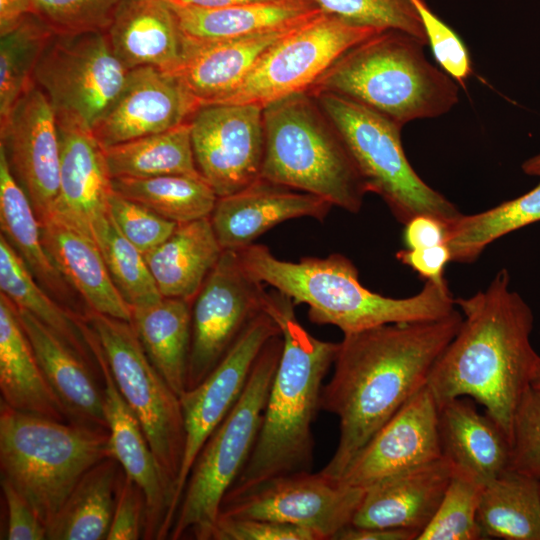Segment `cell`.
<instances>
[{"label": "cell", "mask_w": 540, "mask_h": 540, "mask_svg": "<svg viewBox=\"0 0 540 540\" xmlns=\"http://www.w3.org/2000/svg\"><path fill=\"white\" fill-rule=\"evenodd\" d=\"M462 314L391 323L345 334L334 372L323 385L320 410L339 420L336 450L322 469L340 478L370 439L421 389L454 338Z\"/></svg>", "instance_id": "6da1fadb"}, {"label": "cell", "mask_w": 540, "mask_h": 540, "mask_svg": "<svg viewBox=\"0 0 540 540\" xmlns=\"http://www.w3.org/2000/svg\"><path fill=\"white\" fill-rule=\"evenodd\" d=\"M455 305L461 325L433 365L427 387L438 408L460 397L480 403L511 442L517 407L540 358L530 341L532 310L511 289L506 269Z\"/></svg>", "instance_id": "7a4b0ae2"}, {"label": "cell", "mask_w": 540, "mask_h": 540, "mask_svg": "<svg viewBox=\"0 0 540 540\" xmlns=\"http://www.w3.org/2000/svg\"><path fill=\"white\" fill-rule=\"evenodd\" d=\"M286 294L266 292L264 311L278 324L283 339L258 437L241 473L229 490H243L273 477L312 471V424L320 410L323 379L339 343L311 335L297 320Z\"/></svg>", "instance_id": "3957f363"}, {"label": "cell", "mask_w": 540, "mask_h": 540, "mask_svg": "<svg viewBox=\"0 0 540 540\" xmlns=\"http://www.w3.org/2000/svg\"><path fill=\"white\" fill-rule=\"evenodd\" d=\"M255 279L289 296L295 305L308 306V318L333 325L343 335L391 323L436 320L455 309L448 283L425 282L415 295L393 298L370 291L359 280L358 269L345 255L277 258L261 244L236 250Z\"/></svg>", "instance_id": "277c9868"}, {"label": "cell", "mask_w": 540, "mask_h": 540, "mask_svg": "<svg viewBox=\"0 0 540 540\" xmlns=\"http://www.w3.org/2000/svg\"><path fill=\"white\" fill-rule=\"evenodd\" d=\"M426 44L400 30L380 31L344 52L308 92L345 97L400 127L441 116L458 102V86L427 59Z\"/></svg>", "instance_id": "5b68a950"}, {"label": "cell", "mask_w": 540, "mask_h": 540, "mask_svg": "<svg viewBox=\"0 0 540 540\" xmlns=\"http://www.w3.org/2000/svg\"><path fill=\"white\" fill-rule=\"evenodd\" d=\"M265 153L261 176L358 213L367 192L341 135L307 91L263 108Z\"/></svg>", "instance_id": "8992f818"}, {"label": "cell", "mask_w": 540, "mask_h": 540, "mask_svg": "<svg viewBox=\"0 0 540 540\" xmlns=\"http://www.w3.org/2000/svg\"><path fill=\"white\" fill-rule=\"evenodd\" d=\"M113 457L106 429L60 422L0 401V470L47 527L82 476Z\"/></svg>", "instance_id": "52a82bcc"}, {"label": "cell", "mask_w": 540, "mask_h": 540, "mask_svg": "<svg viewBox=\"0 0 540 540\" xmlns=\"http://www.w3.org/2000/svg\"><path fill=\"white\" fill-rule=\"evenodd\" d=\"M282 347L281 333L266 342L240 398L202 446L188 476L170 539L190 534L197 540H212L221 502L258 437Z\"/></svg>", "instance_id": "ba28073f"}, {"label": "cell", "mask_w": 540, "mask_h": 540, "mask_svg": "<svg viewBox=\"0 0 540 540\" xmlns=\"http://www.w3.org/2000/svg\"><path fill=\"white\" fill-rule=\"evenodd\" d=\"M311 95L347 145L367 192L380 196L398 222L404 225L425 214L450 224L462 215L412 168L401 143L402 127L345 97L326 92Z\"/></svg>", "instance_id": "9c48e42d"}, {"label": "cell", "mask_w": 540, "mask_h": 540, "mask_svg": "<svg viewBox=\"0 0 540 540\" xmlns=\"http://www.w3.org/2000/svg\"><path fill=\"white\" fill-rule=\"evenodd\" d=\"M84 319L96 335L114 381L137 419L174 497L185 451L180 397L148 359L131 322L88 309Z\"/></svg>", "instance_id": "30bf717a"}, {"label": "cell", "mask_w": 540, "mask_h": 540, "mask_svg": "<svg viewBox=\"0 0 540 540\" xmlns=\"http://www.w3.org/2000/svg\"><path fill=\"white\" fill-rule=\"evenodd\" d=\"M128 72L105 33L53 34L33 82L46 95L57 122L92 130L120 94Z\"/></svg>", "instance_id": "8fae6325"}, {"label": "cell", "mask_w": 540, "mask_h": 540, "mask_svg": "<svg viewBox=\"0 0 540 540\" xmlns=\"http://www.w3.org/2000/svg\"><path fill=\"white\" fill-rule=\"evenodd\" d=\"M378 32L321 11L270 47L242 82L216 103L264 108L307 92L344 52Z\"/></svg>", "instance_id": "7c38bea8"}, {"label": "cell", "mask_w": 540, "mask_h": 540, "mask_svg": "<svg viewBox=\"0 0 540 540\" xmlns=\"http://www.w3.org/2000/svg\"><path fill=\"white\" fill-rule=\"evenodd\" d=\"M364 490L345 485L322 470L270 478L243 490H229L219 516L294 524L332 540L351 523Z\"/></svg>", "instance_id": "4fadbf2b"}, {"label": "cell", "mask_w": 540, "mask_h": 540, "mask_svg": "<svg viewBox=\"0 0 540 540\" xmlns=\"http://www.w3.org/2000/svg\"><path fill=\"white\" fill-rule=\"evenodd\" d=\"M264 285L247 272L236 250H223L191 304L186 390L204 381L249 322L264 311Z\"/></svg>", "instance_id": "5bb4252c"}, {"label": "cell", "mask_w": 540, "mask_h": 540, "mask_svg": "<svg viewBox=\"0 0 540 540\" xmlns=\"http://www.w3.org/2000/svg\"><path fill=\"white\" fill-rule=\"evenodd\" d=\"M189 123L197 169L218 198L236 193L260 178L265 153L262 107L203 104Z\"/></svg>", "instance_id": "9a60e30c"}, {"label": "cell", "mask_w": 540, "mask_h": 540, "mask_svg": "<svg viewBox=\"0 0 540 540\" xmlns=\"http://www.w3.org/2000/svg\"><path fill=\"white\" fill-rule=\"evenodd\" d=\"M280 333L275 320L265 311L260 312L204 381L181 395L186 441L174 497L175 516L202 446L240 398L255 360L266 342Z\"/></svg>", "instance_id": "2e32d148"}, {"label": "cell", "mask_w": 540, "mask_h": 540, "mask_svg": "<svg viewBox=\"0 0 540 540\" xmlns=\"http://www.w3.org/2000/svg\"><path fill=\"white\" fill-rule=\"evenodd\" d=\"M0 138L11 173L40 220L58 195L60 140L54 110L34 83L0 122Z\"/></svg>", "instance_id": "e0dca14e"}, {"label": "cell", "mask_w": 540, "mask_h": 540, "mask_svg": "<svg viewBox=\"0 0 540 540\" xmlns=\"http://www.w3.org/2000/svg\"><path fill=\"white\" fill-rule=\"evenodd\" d=\"M83 331L103 379L105 413L112 456L144 492L146 522L143 539H166L173 525V493L159 469L142 426L121 395L99 341L90 325Z\"/></svg>", "instance_id": "ac0fdd59"}, {"label": "cell", "mask_w": 540, "mask_h": 540, "mask_svg": "<svg viewBox=\"0 0 540 540\" xmlns=\"http://www.w3.org/2000/svg\"><path fill=\"white\" fill-rule=\"evenodd\" d=\"M438 415L437 403L426 385L370 439L339 479L365 490L443 457Z\"/></svg>", "instance_id": "d6986e66"}, {"label": "cell", "mask_w": 540, "mask_h": 540, "mask_svg": "<svg viewBox=\"0 0 540 540\" xmlns=\"http://www.w3.org/2000/svg\"><path fill=\"white\" fill-rule=\"evenodd\" d=\"M199 106L174 74L136 67L129 70L120 94L91 132L106 148L174 128L189 121Z\"/></svg>", "instance_id": "ffe728a7"}, {"label": "cell", "mask_w": 540, "mask_h": 540, "mask_svg": "<svg viewBox=\"0 0 540 540\" xmlns=\"http://www.w3.org/2000/svg\"><path fill=\"white\" fill-rule=\"evenodd\" d=\"M332 207L318 196L260 177L236 193L219 197L210 221L224 250H240L287 220L323 221Z\"/></svg>", "instance_id": "44dd1931"}, {"label": "cell", "mask_w": 540, "mask_h": 540, "mask_svg": "<svg viewBox=\"0 0 540 540\" xmlns=\"http://www.w3.org/2000/svg\"><path fill=\"white\" fill-rule=\"evenodd\" d=\"M452 472V464L441 457L368 487L350 524L421 533L433 518Z\"/></svg>", "instance_id": "7402d4cb"}, {"label": "cell", "mask_w": 540, "mask_h": 540, "mask_svg": "<svg viewBox=\"0 0 540 540\" xmlns=\"http://www.w3.org/2000/svg\"><path fill=\"white\" fill-rule=\"evenodd\" d=\"M39 222L51 261L89 309L131 322V307L116 288L92 233L53 211Z\"/></svg>", "instance_id": "603a6c76"}, {"label": "cell", "mask_w": 540, "mask_h": 540, "mask_svg": "<svg viewBox=\"0 0 540 540\" xmlns=\"http://www.w3.org/2000/svg\"><path fill=\"white\" fill-rule=\"evenodd\" d=\"M16 309L40 368L62 403L68 421L108 430L104 390L96 382L92 365L34 315Z\"/></svg>", "instance_id": "cb8c5ba5"}, {"label": "cell", "mask_w": 540, "mask_h": 540, "mask_svg": "<svg viewBox=\"0 0 540 540\" xmlns=\"http://www.w3.org/2000/svg\"><path fill=\"white\" fill-rule=\"evenodd\" d=\"M299 25L213 41L183 36L182 60L173 74L200 105L216 103L242 82L270 47Z\"/></svg>", "instance_id": "d4e9b609"}, {"label": "cell", "mask_w": 540, "mask_h": 540, "mask_svg": "<svg viewBox=\"0 0 540 540\" xmlns=\"http://www.w3.org/2000/svg\"><path fill=\"white\" fill-rule=\"evenodd\" d=\"M57 126L59 190L52 211L91 233V221L107 211L113 191L104 149L91 130L70 123Z\"/></svg>", "instance_id": "484cf974"}, {"label": "cell", "mask_w": 540, "mask_h": 540, "mask_svg": "<svg viewBox=\"0 0 540 540\" xmlns=\"http://www.w3.org/2000/svg\"><path fill=\"white\" fill-rule=\"evenodd\" d=\"M105 34L129 70L152 66L173 74L181 63L183 34L167 0H122Z\"/></svg>", "instance_id": "4316f807"}, {"label": "cell", "mask_w": 540, "mask_h": 540, "mask_svg": "<svg viewBox=\"0 0 540 540\" xmlns=\"http://www.w3.org/2000/svg\"><path fill=\"white\" fill-rule=\"evenodd\" d=\"M439 409L438 432L442 456L484 484L508 469L511 442L497 423L478 412L466 397Z\"/></svg>", "instance_id": "83f0119b"}, {"label": "cell", "mask_w": 540, "mask_h": 540, "mask_svg": "<svg viewBox=\"0 0 540 540\" xmlns=\"http://www.w3.org/2000/svg\"><path fill=\"white\" fill-rule=\"evenodd\" d=\"M0 391L11 408L69 422L62 403L49 386L20 323L15 305L0 295Z\"/></svg>", "instance_id": "f1b7e54d"}, {"label": "cell", "mask_w": 540, "mask_h": 540, "mask_svg": "<svg viewBox=\"0 0 540 540\" xmlns=\"http://www.w3.org/2000/svg\"><path fill=\"white\" fill-rule=\"evenodd\" d=\"M223 250L207 217L178 224L144 257L163 297L192 303Z\"/></svg>", "instance_id": "f546056e"}, {"label": "cell", "mask_w": 540, "mask_h": 540, "mask_svg": "<svg viewBox=\"0 0 540 540\" xmlns=\"http://www.w3.org/2000/svg\"><path fill=\"white\" fill-rule=\"evenodd\" d=\"M169 4L183 36L199 41L230 39L289 28L308 21L322 11L313 0H282L223 8Z\"/></svg>", "instance_id": "4dcf8cb0"}, {"label": "cell", "mask_w": 540, "mask_h": 540, "mask_svg": "<svg viewBox=\"0 0 540 540\" xmlns=\"http://www.w3.org/2000/svg\"><path fill=\"white\" fill-rule=\"evenodd\" d=\"M191 304L163 297L154 304L131 308V323L148 359L179 397L186 391Z\"/></svg>", "instance_id": "1f68e13d"}, {"label": "cell", "mask_w": 540, "mask_h": 540, "mask_svg": "<svg viewBox=\"0 0 540 540\" xmlns=\"http://www.w3.org/2000/svg\"><path fill=\"white\" fill-rule=\"evenodd\" d=\"M1 235L23 259L38 283L56 298H72L68 283L54 266L44 247L40 222L23 188L9 168L0 148Z\"/></svg>", "instance_id": "d6a6232c"}, {"label": "cell", "mask_w": 540, "mask_h": 540, "mask_svg": "<svg viewBox=\"0 0 540 540\" xmlns=\"http://www.w3.org/2000/svg\"><path fill=\"white\" fill-rule=\"evenodd\" d=\"M121 470L114 457H107L90 468L48 525L47 539H106Z\"/></svg>", "instance_id": "836d02e7"}, {"label": "cell", "mask_w": 540, "mask_h": 540, "mask_svg": "<svg viewBox=\"0 0 540 540\" xmlns=\"http://www.w3.org/2000/svg\"><path fill=\"white\" fill-rule=\"evenodd\" d=\"M477 521L482 539L540 540V481L504 471L485 484Z\"/></svg>", "instance_id": "e575fe53"}, {"label": "cell", "mask_w": 540, "mask_h": 540, "mask_svg": "<svg viewBox=\"0 0 540 540\" xmlns=\"http://www.w3.org/2000/svg\"><path fill=\"white\" fill-rule=\"evenodd\" d=\"M103 149L112 178L163 175L202 177L194 159L189 121L160 133Z\"/></svg>", "instance_id": "d590c367"}, {"label": "cell", "mask_w": 540, "mask_h": 540, "mask_svg": "<svg viewBox=\"0 0 540 540\" xmlns=\"http://www.w3.org/2000/svg\"><path fill=\"white\" fill-rule=\"evenodd\" d=\"M0 288L16 308L34 315L92 366L97 364L82 328V316L61 307L43 290L3 235L0 236Z\"/></svg>", "instance_id": "8d00e7d4"}, {"label": "cell", "mask_w": 540, "mask_h": 540, "mask_svg": "<svg viewBox=\"0 0 540 540\" xmlns=\"http://www.w3.org/2000/svg\"><path fill=\"white\" fill-rule=\"evenodd\" d=\"M540 221V182L527 193L448 225L452 262L473 263L499 238Z\"/></svg>", "instance_id": "74e56055"}, {"label": "cell", "mask_w": 540, "mask_h": 540, "mask_svg": "<svg viewBox=\"0 0 540 540\" xmlns=\"http://www.w3.org/2000/svg\"><path fill=\"white\" fill-rule=\"evenodd\" d=\"M113 189L160 216L183 224L210 217L218 196L202 177L112 178Z\"/></svg>", "instance_id": "f35d334b"}, {"label": "cell", "mask_w": 540, "mask_h": 540, "mask_svg": "<svg viewBox=\"0 0 540 540\" xmlns=\"http://www.w3.org/2000/svg\"><path fill=\"white\" fill-rule=\"evenodd\" d=\"M90 226L109 274L126 303L135 308L160 301L163 296L144 254L122 235L108 210L97 215Z\"/></svg>", "instance_id": "ab89813d"}, {"label": "cell", "mask_w": 540, "mask_h": 540, "mask_svg": "<svg viewBox=\"0 0 540 540\" xmlns=\"http://www.w3.org/2000/svg\"><path fill=\"white\" fill-rule=\"evenodd\" d=\"M53 32L32 14L0 35V122L31 87L37 62Z\"/></svg>", "instance_id": "60d3db41"}, {"label": "cell", "mask_w": 540, "mask_h": 540, "mask_svg": "<svg viewBox=\"0 0 540 540\" xmlns=\"http://www.w3.org/2000/svg\"><path fill=\"white\" fill-rule=\"evenodd\" d=\"M484 486L472 474L453 467L441 502L417 540L482 539L477 512Z\"/></svg>", "instance_id": "b9f144b4"}, {"label": "cell", "mask_w": 540, "mask_h": 540, "mask_svg": "<svg viewBox=\"0 0 540 540\" xmlns=\"http://www.w3.org/2000/svg\"><path fill=\"white\" fill-rule=\"evenodd\" d=\"M325 13L379 31L400 30L426 41L412 0H313ZM428 44V43H427Z\"/></svg>", "instance_id": "7bdbcfd3"}, {"label": "cell", "mask_w": 540, "mask_h": 540, "mask_svg": "<svg viewBox=\"0 0 540 540\" xmlns=\"http://www.w3.org/2000/svg\"><path fill=\"white\" fill-rule=\"evenodd\" d=\"M122 0H29V13L54 34L106 33Z\"/></svg>", "instance_id": "ee69618b"}, {"label": "cell", "mask_w": 540, "mask_h": 540, "mask_svg": "<svg viewBox=\"0 0 540 540\" xmlns=\"http://www.w3.org/2000/svg\"><path fill=\"white\" fill-rule=\"evenodd\" d=\"M107 210L122 235L143 254L163 243L178 226L114 189L108 198Z\"/></svg>", "instance_id": "f6af8a7d"}, {"label": "cell", "mask_w": 540, "mask_h": 540, "mask_svg": "<svg viewBox=\"0 0 540 540\" xmlns=\"http://www.w3.org/2000/svg\"><path fill=\"white\" fill-rule=\"evenodd\" d=\"M507 470L540 481V391L531 386L514 416Z\"/></svg>", "instance_id": "bcb514c9"}, {"label": "cell", "mask_w": 540, "mask_h": 540, "mask_svg": "<svg viewBox=\"0 0 540 540\" xmlns=\"http://www.w3.org/2000/svg\"><path fill=\"white\" fill-rule=\"evenodd\" d=\"M424 27L427 43L441 69L458 83L472 73L468 50L455 31L437 17L424 0H412Z\"/></svg>", "instance_id": "7dc6e473"}, {"label": "cell", "mask_w": 540, "mask_h": 540, "mask_svg": "<svg viewBox=\"0 0 540 540\" xmlns=\"http://www.w3.org/2000/svg\"><path fill=\"white\" fill-rule=\"evenodd\" d=\"M212 540H321L313 531L267 519L219 516Z\"/></svg>", "instance_id": "c3c4849f"}, {"label": "cell", "mask_w": 540, "mask_h": 540, "mask_svg": "<svg viewBox=\"0 0 540 540\" xmlns=\"http://www.w3.org/2000/svg\"><path fill=\"white\" fill-rule=\"evenodd\" d=\"M146 522V498L142 489L122 469L115 508L106 540L143 538Z\"/></svg>", "instance_id": "681fc988"}, {"label": "cell", "mask_w": 540, "mask_h": 540, "mask_svg": "<svg viewBox=\"0 0 540 540\" xmlns=\"http://www.w3.org/2000/svg\"><path fill=\"white\" fill-rule=\"evenodd\" d=\"M7 511L4 539L43 540L47 530L26 499L6 479L0 481Z\"/></svg>", "instance_id": "f907efd6"}, {"label": "cell", "mask_w": 540, "mask_h": 540, "mask_svg": "<svg viewBox=\"0 0 540 540\" xmlns=\"http://www.w3.org/2000/svg\"><path fill=\"white\" fill-rule=\"evenodd\" d=\"M396 258L415 271L425 282L447 284L444 272L448 263L452 262V258L446 243L425 248H405L396 253Z\"/></svg>", "instance_id": "816d5d0a"}, {"label": "cell", "mask_w": 540, "mask_h": 540, "mask_svg": "<svg viewBox=\"0 0 540 540\" xmlns=\"http://www.w3.org/2000/svg\"><path fill=\"white\" fill-rule=\"evenodd\" d=\"M448 225L431 215L414 216L404 224L402 238L405 248L416 249L445 244Z\"/></svg>", "instance_id": "f5cc1de1"}, {"label": "cell", "mask_w": 540, "mask_h": 540, "mask_svg": "<svg viewBox=\"0 0 540 540\" xmlns=\"http://www.w3.org/2000/svg\"><path fill=\"white\" fill-rule=\"evenodd\" d=\"M419 531L400 528L358 527L347 525L332 540H417Z\"/></svg>", "instance_id": "db71d44e"}, {"label": "cell", "mask_w": 540, "mask_h": 540, "mask_svg": "<svg viewBox=\"0 0 540 540\" xmlns=\"http://www.w3.org/2000/svg\"><path fill=\"white\" fill-rule=\"evenodd\" d=\"M29 14V0H0V35L11 31Z\"/></svg>", "instance_id": "11a10c76"}, {"label": "cell", "mask_w": 540, "mask_h": 540, "mask_svg": "<svg viewBox=\"0 0 540 540\" xmlns=\"http://www.w3.org/2000/svg\"><path fill=\"white\" fill-rule=\"evenodd\" d=\"M171 3L199 7V8H223L249 4L269 3L282 0H167Z\"/></svg>", "instance_id": "9f6ffc18"}, {"label": "cell", "mask_w": 540, "mask_h": 540, "mask_svg": "<svg viewBox=\"0 0 540 540\" xmlns=\"http://www.w3.org/2000/svg\"><path fill=\"white\" fill-rule=\"evenodd\" d=\"M521 167L525 174L540 177V153L527 159Z\"/></svg>", "instance_id": "6f0895ef"}, {"label": "cell", "mask_w": 540, "mask_h": 540, "mask_svg": "<svg viewBox=\"0 0 540 540\" xmlns=\"http://www.w3.org/2000/svg\"><path fill=\"white\" fill-rule=\"evenodd\" d=\"M530 386L540 391V358L534 368Z\"/></svg>", "instance_id": "680465c9"}]
</instances>
